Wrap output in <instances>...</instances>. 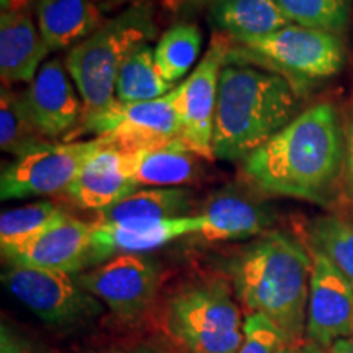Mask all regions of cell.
I'll use <instances>...</instances> for the list:
<instances>
[{"instance_id": "1", "label": "cell", "mask_w": 353, "mask_h": 353, "mask_svg": "<svg viewBox=\"0 0 353 353\" xmlns=\"http://www.w3.org/2000/svg\"><path fill=\"white\" fill-rule=\"evenodd\" d=\"M343 162L342 118L330 103H316L242 161L259 192L327 206L339 193Z\"/></svg>"}, {"instance_id": "2", "label": "cell", "mask_w": 353, "mask_h": 353, "mask_svg": "<svg viewBox=\"0 0 353 353\" xmlns=\"http://www.w3.org/2000/svg\"><path fill=\"white\" fill-rule=\"evenodd\" d=\"M311 270V249L281 231L262 234L226 263L241 306L267 317L288 343L306 337Z\"/></svg>"}, {"instance_id": "3", "label": "cell", "mask_w": 353, "mask_h": 353, "mask_svg": "<svg viewBox=\"0 0 353 353\" xmlns=\"http://www.w3.org/2000/svg\"><path fill=\"white\" fill-rule=\"evenodd\" d=\"M298 95L285 77L270 70L250 64H224L213 130L214 157H249L296 117Z\"/></svg>"}, {"instance_id": "4", "label": "cell", "mask_w": 353, "mask_h": 353, "mask_svg": "<svg viewBox=\"0 0 353 353\" xmlns=\"http://www.w3.org/2000/svg\"><path fill=\"white\" fill-rule=\"evenodd\" d=\"M154 34V8L148 0H139L68 52L64 64L82 99V120L112 103L118 72L126 57L151 41Z\"/></svg>"}, {"instance_id": "5", "label": "cell", "mask_w": 353, "mask_h": 353, "mask_svg": "<svg viewBox=\"0 0 353 353\" xmlns=\"http://www.w3.org/2000/svg\"><path fill=\"white\" fill-rule=\"evenodd\" d=\"M244 324L239 301L223 278L180 286L161 311L162 330L182 353H239Z\"/></svg>"}, {"instance_id": "6", "label": "cell", "mask_w": 353, "mask_h": 353, "mask_svg": "<svg viewBox=\"0 0 353 353\" xmlns=\"http://www.w3.org/2000/svg\"><path fill=\"white\" fill-rule=\"evenodd\" d=\"M226 63L270 70L303 94L342 69L343 44L339 34L294 23L260 38L232 39Z\"/></svg>"}, {"instance_id": "7", "label": "cell", "mask_w": 353, "mask_h": 353, "mask_svg": "<svg viewBox=\"0 0 353 353\" xmlns=\"http://www.w3.org/2000/svg\"><path fill=\"white\" fill-rule=\"evenodd\" d=\"M2 281L21 304L56 330L88 325L103 309L99 299L79 285L74 273L8 265Z\"/></svg>"}, {"instance_id": "8", "label": "cell", "mask_w": 353, "mask_h": 353, "mask_svg": "<svg viewBox=\"0 0 353 353\" xmlns=\"http://www.w3.org/2000/svg\"><path fill=\"white\" fill-rule=\"evenodd\" d=\"M108 144L112 143L103 138L39 144L3 167L0 196L6 201L28 196L63 195L82 167Z\"/></svg>"}, {"instance_id": "9", "label": "cell", "mask_w": 353, "mask_h": 353, "mask_svg": "<svg viewBox=\"0 0 353 353\" xmlns=\"http://www.w3.org/2000/svg\"><path fill=\"white\" fill-rule=\"evenodd\" d=\"M176 87L156 100L125 103L114 99L107 108L81 120L76 130L65 136V143L92 132L118 148L139 149L180 138Z\"/></svg>"}, {"instance_id": "10", "label": "cell", "mask_w": 353, "mask_h": 353, "mask_svg": "<svg viewBox=\"0 0 353 353\" xmlns=\"http://www.w3.org/2000/svg\"><path fill=\"white\" fill-rule=\"evenodd\" d=\"M77 281L123 324H138L157 299L161 270L144 254L117 255L77 273Z\"/></svg>"}, {"instance_id": "11", "label": "cell", "mask_w": 353, "mask_h": 353, "mask_svg": "<svg viewBox=\"0 0 353 353\" xmlns=\"http://www.w3.org/2000/svg\"><path fill=\"white\" fill-rule=\"evenodd\" d=\"M229 41L223 34L211 39L208 51L183 83L176 87L180 139L203 159L214 161L213 130L219 76L226 64Z\"/></svg>"}, {"instance_id": "12", "label": "cell", "mask_w": 353, "mask_h": 353, "mask_svg": "<svg viewBox=\"0 0 353 353\" xmlns=\"http://www.w3.org/2000/svg\"><path fill=\"white\" fill-rule=\"evenodd\" d=\"M311 249L306 341L329 350L335 342L353 335V285L332 262Z\"/></svg>"}, {"instance_id": "13", "label": "cell", "mask_w": 353, "mask_h": 353, "mask_svg": "<svg viewBox=\"0 0 353 353\" xmlns=\"http://www.w3.org/2000/svg\"><path fill=\"white\" fill-rule=\"evenodd\" d=\"M72 85L65 64L52 59L39 68L23 92V99L34 128L44 139L65 138L82 120L83 103Z\"/></svg>"}, {"instance_id": "14", "label": "cell", "mask_w": 353, "mask_h": 353, "mask_svg": "<svg viewBox=\"0 0 353 353\" xmlns=\"http://www.w3.org/2000/svg\"><path fill=\"white\" fill-rule=\"evenodd\" d=\"M196 216L201 221L198 236L208 241L259 237L268 232L273 223L270 208L257 196L255 188L239 185H228L210 195Z\"/></svg>"}, {"instance_id": "15", "label": "cell", "mask_w": 353, "mask_h": 353, "mask_svg": "<svg viewBox=\"0 0 353 353\" xmlns=\"http://www.w3.org/2000/svg\"><path fill=\"white\" fill-rule=\"evenodd\" d=\"M94 223L68 214L63 221L17 249L3 252L8 265L81 273L90 262Z\"/></svg>"}, {"instance_id": "16", "label": "cell", "mask_w": 353, "mask_h": 353, "mask_svg": "<svg viewBox=\"0 0 353 353\" xmlns=\"http://www.w3.org/2000/svg\"><path fill=\"white\" fill-rule=\"evenodd\" d=\"M201 221L196 214L174 219L128 221L101 224L94 221L90 242V265L125 254H144L190 234H200Z\"/></svg>"}, {"instance_id": "17", "label": "cell", "mask_w": 353, "mask_h": 353, "mask_svg": "<svg viewBox=\"0 0 353 353\" xmlns=\"http://www.w3.org/2000/svg\"><path fill=\"white\" fill-rule=\"evenodd\" d=\"M139 185L130 170L128 149L108 144L79 172L63 195L81 210L100 211L138 192Z\"/></svg>"}, {"instance_id": "18", "label": "cell", "mask_w": 353, "mask_h": 353, "mask_svg": "<svg viewBox=\"0 0 353 353\" xmlns=\"http://www.w3.org/2000/svg\"><path fill=\"white\" fill-rule=\"evenodd\" d=\"M50 48L32 21L28 8L0 15V76L3 85L32 82Z\"/></svg>"}, {"instance_id": "19", "label": "cell", "mask_w": 353, "mask_h": 353, "mask_svg": "<svg viewBox=\"0 0 353 353\" xmlns=\"http://www.w3.org/2000/svg\"><path fill=\"white\" fill-rule=\"evenodd\" d=\"M130 170L139 187L169 188L195 182L200 174V162L182 139L148 148L128 149Z\"/></svg>"}, {"instance_id": "20", "label": "cell", "mask_w": 353, "mask_h": 353, "mask_svg": "<svg viewBox=\"0 0 353 353\" xmlns=\"http://www.w3.org/2000/svg\"><path fill=\"white\" fill-rule=\"evenodd\" d=\"M37 17L50 51L74 48L105 23L95 0H38Z\"/></svg>"}, {"instance_id": "21", "label": "cell", "mask_w": 353, "mask_h": 353, "mask_svg": "<svg viewBox=\"0 0 353 353\" xmlns=\"http://www.w3.org/2000/svg\"><path fill=\"white\" fill-rule=\"evenodd\" d=\"M210 20L234 41L265 37L290 25L276 0H218L210 7Z\"/></svg>"}, {"instance_id": "22", "label": "cell", "mask_w": 353, "mask_h": 353, "mask_svg": "<svg viewBox=\"0 0 353 353\" xmlns=\"http://www.w3.org/2000/svg\"><path fill=\"white\" fill-rule=\"evenodd\" d=\"M192 210L187 188H144L95 213V223L112 224L128 221H156L183 218Z\"/></svg>"}, {"instance_id": "23", "label": "cell", "mask_w": 353, "mask_h": 353, "mask_svg": "<svg viewBox=\"0 0 353 353\" xmlns=\"http://www.w3.org/2000/svg\"><path fill=\"white\" fill-rule=\"evenodd\" d=\"M175 87L159 72L154 50L149 44H143L136 48L121 65L114 85V99L125 103L156 100L169 94Z\"/></svg>"}, {"instance_id": "24", "label": "cell", "mask_w": 353, "mask_h": 353, "mask_svg": "<svg viewBox=\"0 0 353 353\" xmlns=\"http://www.w3.org/2000/svg\"><path fill=\"white\" fill-rule=\"evenodd\" d=\"M309 247L319 250L353 285V211L322 214L309 224Z\"/></svg>"}, {"instance_id": "25", "label": "cell", "mask_w": 353, "mask_h": 353, "mask_svg": "<svg viewBox=\"0 0 353 353\" xmlns=\"http://www.w3.org/2000/svg\"><path fill=\"white\" fill-rule=\"evenodd\" d=\"M69 213L52 201H37L3 211L0 216V249H17L63 221Z\"/></svg>"}, {"instance_id": "26", "label": "cell", "mask_w": 353, "mask_h": 353, "mask_svg": "<svg viewBox=\"0 0 353 353\" xmlns=\"http://www.w3.org/2000/svg\"><path fill=\"white\" fill-rule=\"evenodd\" d=\"M200 50L201 33L196 25H174L162 34L154 48V59L161 76L175 85L195 64Z\"/></svg>"}, {"instance_id": "27", "label": "cell", "mask_w": 353, "mask_h": 353, "mask_svg": "<svg viewBox=\"0 0 353 353\" xmlns=\"http://www.w3.org/2000/svg\"><path fill=\"white\" fill-rule=\"evenodd\" d=\"M48 143L34 128L26 110L23 92L2 85L0 92V148L19 157L37 145Z\"/></svg>"}, {"instance_id": "28", "label": "cell", "mask_w": 353, "mask_h": 353, "mask_svg": "<svg viewBox=\"0 0 353 353\" xmlns=\"http://www.w3.org/2000/svg\"><path fill=\"white\" fill-rule=\"evenodd\" d=\"M286 19L306 28L339 34L348 25L347 0H276Z\"/></svg>"}, {"instance_id": "29", "label": "cell", "mask_w": 353, "mask_h": 353, "mask_svg": "<svg viewBox=\"0 0 353 353\" xmlns=\"http://www.w3.org/2000/svg\"><path fill=\"white\" fill-rule=\"evenodd\" d=\"M244 343L239 353H276L288 341L267 317L249 314L244 324Z\"/></svg>"}, {"instance_id": "30", "label": "cell", "mask_w": 353, "mask_h": 353, "mask_svg": "<svg viewBox=\"0 0 353 353\" xmlns=\"http://www.w3.org/2000/svg\"><path fill=\"white\" fill-rule=\"evenodd\" d=\"M343 128V162L341 175V193L348 210L353 211V97L348 101L342 118Z\"/></svg>"}, {"instance_id": "31", "label": "cell", "mask_w": 353, "mask_h": 353, "mask_svg": "<svg viewBox=\"0 0 353 353\" xmlns=\"http://www.w3.org/2000/svg\"><path fill=\"white\" fill-rule=\"evenodd\" d=\"M0 353H54L43 342L30 337L13 327L10 322H2L0 327Z\"/></svg>"}, {"instance_id": "32", "label": "cell", "mask_w": 353, "mask_h": 353, "mask_svg": "<svg viewBox=\"0 0 353 353\" xmlns=\"http://www.w3.org/2000/svg\"><path fill=\"white\" fill-rule=\"evenodd\" d=\"M276 353H327V350L304 339L298 343H285Z\"/></svg>"}, {"instance_id": "33", "label": "cell", "mask_w": 353, "mask_h": 353, "mask_svg": "<svg viewBox=\"0 0 353 353\" xmlns=\"http://www.w3.org/2000/svg\"><path fill=\"white\" fill-rule=\"evenodd\" d=\"M218 0H167V6L172 10H193V8H200L208 6L211 7Z\"/></svg>"}, {"instance_id": "34", "label": "cell", "mask_w": 353, "mask_h": 353, "mask_svg": "<svg viewBox=\"0 0 353 353\" xmlns=\"http://www.w3.org/2000/svg\"><path fill=\"white\" fill-rule=\"evenodd\" d=\"M107 353H182L174 345L159 347V345H139L132 348H120V350H110Z\"/></svg>"}, {"instance_id": "35", "label": "cell", "mask_w": 353, "mask_h": 353, "mask_svg": "<svg viewBox=\"0 0 353 353\" xmlns=\"http://www.w3.org/2000/svg\"><path fill=\"white\" fill-rule=\"evenodd\" d=\"M327 353H353V335L352 337L342 339V341L335 342L334 345L329 348Z\"/></svg>"}, {"instance_id": "36", "label": "cell", "mask_w": 353, "mask_h": 353, "mask_svg": "<svg viewBox=\"0 0 353 353\" xmlns=\"http://www.w3.org/2000/svg\"><path fill=\"white\" fill-rule=\"evenodd\" d=\"M95 2H101V3H112V6H117V3H125V2H139V0H95Z\"/></svg>"}, {"instance_id": "37", "label": "cell", "mask_w": 353, "mask_h": 353, "mask_svg": "<svg viewBox=\"0 0 353 353\" xmlns=\"http://www.w3.org/2000/svg\"><path fill=\"white\" fill-rule=\"evenodd\" d=\"M33 2H34V3H37V2H38V0H32V3H33Z\"/></svg>"}]
</instances>
